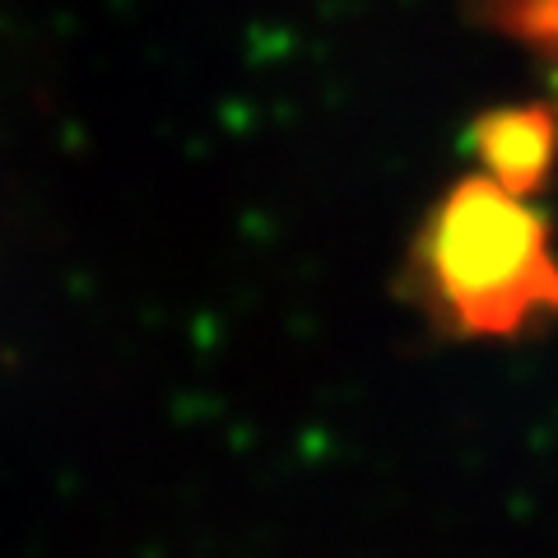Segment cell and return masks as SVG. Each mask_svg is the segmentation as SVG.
Returning <instances> with one entry per match:
<instances>
[{
    "instance_id": "obj_1",
    "label": "cell",
    "mask_w": 558,
    "mask_h": 558,
    "mask_svg": "<svg viewBox=\"0 0 558 558\" xmlns=\"http://www.w3.org/2000/svg\"><path fill=\"white\" fill-rule=\"evenodd\" d=\"M517 196L488 178L461 182L414 242L418 289L461 336H498L558 303L545 229Z\"/></svg>"
},
{
    "instance_id": "obj_2",
    "label": "cell",
    "mask_w": 558,
    "mask_h": 558,
    "mask_svg": "<svg viewBox=\"0 0 558 558\" xmlns=\"http://www.w3.org/2000/svg\"><path fill=\"white\" fill-rule=\"evenodd\" d=\"M480 154H484V178L526 191L539 168L549 163V121L535 112H508V117H488L480 126Z\"/></svg>"
}]
</instances>
